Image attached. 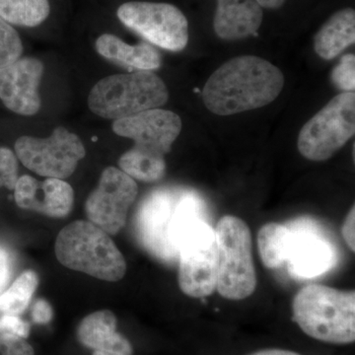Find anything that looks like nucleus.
Segmentation results:
<instances>
[{
  "instance_id": "obj_1",
  "label": "nucleus",
  "mask_w": 355,
  "mask_h": 355,
  "mask_svg": "<svg viewBox=\"0 0 355 355\" xmlns=\"http://www.w3.org/2000/svg\"><path fill=\"white\" fill-rule=\"evenodd\" d=\"M284 86L279 67L263 58L241 55L224 62L211 74L202 97L211 113L232 116L270 104Z\"/></svg>"
},
{
  "instance_id": "obj_2",
  "label": "nucleus",
  "mask_w": 355,
  "mask_h": 355,
  "mask_svg": "<svg viewBox=\"0 0 355 355\" xmlns=\"http://www.w3.org/2000/svg\"><path fill=\"white\" fill-rule=\"evenodd\" d=\"M293 319L306 335L331 345L355 340V292L323 284L301 288L292 303Z\"/></svg>"
},
{
  "instance_id": "obj_3",
  "label": "nucleus",
  "mask_w": 355,
  "mask_h": 355,
  "mask_svg": "<svg viewBox=\"0 0 355 355\" xmlns=\"http://www.w3.org/2000/svg\"><path fill=\"white\" fill-rule=\"evenodd\" d=\"M55 254L70 270L106 282H118L127 272L125 258L108 233L90 221L77 220L62 229Z\"/></svg>"
},
{
  "instance_id": "obj_4",
  "label": "nucleus",
  "mask_w": 355,
  "mask_h": 355,
  "mask_svg": "<svg viewBox=\"0 0 355 355\" xmlns=\"http://www.w3.org/2000/svg\"><path fill=\"white\" fill-rule=\"evenodd\" d=\"M168 99L164 81L153 71L139 70L98 81L89 93L88 107L97 116L116 121L160 108Z\"/></svg>"
},
{
  "instance_id": "obj_5",
  "label": "nucleus",
  "mask_w": 355,
  "mask_h": 355,
  "mask_svg": "<svg viewBox=\"0 0 355 355\" xmlns=\"http://www.w3.org/2000/svg\"><path fill=\"white\" fill-rule=\"evenodd\" d=\"M214 230L218 249L217 291L229 300L246 299L257 287L251 231L246 222L233 216L219 219Z\"/></svg>"
},
{
  "instance_id": "obj_6",
  "label": "nucleus",
  "mask_w": 355,
  "mask_h": 355,
  "mask_svg": "<svg viewBox=\"0 0 355 355\" xmlns=\"http://www.w3.org/2000/svg\"><path fill=\"white\" fill-rule=\"evenodd\" d=\"M179 286L184 294L203 298L216 291L218 249L216 230L197 216L186 224L177 244Z\"/></svg>"
},
{
  "instance_id": "obj_7",
  "label": "nucleus",
  "mask_w": 355,
  "mask_h": 355,
  "mask_svg": "<svg viewBox=\"0 0 355 355\" xmlns=\"http://www.w3.org/2000/svg\"><path fill=\"white\" fill-rule=\"evenodd\" d=\"M355 132V94L336 96L301 128L297 146L308 160H328Z\"/></svg>"
},
{
  "instance_id": "obj_8",
  "label": "nucleus",
  "mask_w": 355,
  "mask_h": 355,
  "mask_svg": "<svg viewBox=\"0 0 355 355\" xmlns=\"http://www.w3.org/2000/svg\"><path fill=\"white\" fill-rule=\"evenodd\" d=\"M15 153L30 171L60 180L71 176L86 154L81 139L64 127L55 128L46 139L21 137L16 140Z\"/></svg>"
},
{
  "instance_id": "obj_9",
  "label": "nucleus",
  "mask_w": 355,
  "mask_h": 355,
  "mask_svg": "<svg viewBox=\"0 0 355 355\" xmlns=\"http://www.w3.org/2000/svg\"><path fill=\"white\" fill-rule=\"evenodd\" d=\"M116 15L123 25L164 50L183 51L188 44V20L172 4L130 1L121 4Z\"/></svg>"
},
{
  "instance_id": "obj_10",
  "label": "nucleus",
  "mask_w": 355,
  "mask_h": 355,
  "mask_svg": "<svg viewBox=\"0 0 355 355\" xmlns=\"http://www.w3.org/2000/svg\"><path fill=\"white\" fill-rule=\"evenodd\" d=\"M137 196L135 180L121 170L108 167L85 205L89 220L110 235L120 232Z\"/></svg>"
},
{
  "instance_id": "obj_11",
  "label": "nucleus",
  "mask_w": 355,
  "mask_h": 355,
  "mask_svg": "<svg viewBox=\"0 0 355 355\" xmlns=\"http://www.w3.org/2000/svg\"><path fill=\"white\" fill-rule=\"evenodd\" d=\"M113 130L132 139L135 148L165 156L182 130V120L174 112L160 108L146 110L114 121Z\"/></svg>"
},
{
  "instance_id": "obj_12",
  "label": "nucleus",
  "mask_w": 355,
  "mask_h": 355,
  "mask_svg": "<svg viewBox=\"0 0 355 355\" xmlns=\"http://www.w3.org/2000/svg\"><path fill=\"white\" fill-rule=\"evenodd\" d=\"M179 195L168 190L153 191L142 202L137 216V231L144 246L158 258L175 260L170 232Z\"/></svg>"
},
{
  "instance_id": "obj_13",
  "label": "nucleus",
  "mask_w": 355,
  "mask_h": 355,
  "mask_svg": "<svg viewBox=\"0 0 355 355\" xmlns=\"http://www.w3.org/2000/svg\"><path fill=\"white\" fill-rule=\"evenodd\" d=\"M44 64L34 58H19L0 69V100L21 116H34L41 108L39 85Z\"/></svg>"
},
{
  "instance_id": "obj_14",
  "label": "nucleus",
  "mask_w": 355,
  "mask_h": 355,
  "mask_svg": "<svg viewBox=\"0 0 355 355\" xmlns=\"http://www.w3.org/2000/svg\"><path fill=\"white\" fill-rule=\"evenodd\" d=\"M14 197L21 209L55 218L67 216L74 202L73 189L64 180L46 178L40 182L28 175L16 182Z\"/></svg>"
},
{
  "instance_id": "obj_15",
  "label": "nucleus",
  "mask_w": 355,
  "mask_h": 355,
  "mask_svg": "<svg viewBox=\"0 0 355 355\" xmlns=\"http://www.w3.org/2000/svg\"><path fill=\"white\" fill-rule=\"evenodd\" d=\"M263 18L257 0H217L214 31L227 41L248 38L260 29Z\"/></svg>"
},
{
  "instance_id": "obj_16",
  "label": "nucleus",
  "mask_w": 355,
  "mask_h": 355,
  "mask_svg": "<svg viewBox=\"0 0 355 355\" xmlns=\"http://www.w3.org/2000/svg\"><path fill=\"white\" fill-rule=\"evenodd\" d=\"M84 347L114 355H132V343L116 331V318L109 310L97 311L84 318L77 329Z\"/></svg>"
},
{
  "instance_id": "obj_17",
  "label": "nucleus",
  "mask_w": 355,
  "mask_h": 355,
  "mask_svg": "<svg viewBox=\"0 0 355 355\" xmlns=\"http://www.w3.org/2000/svg\"><path fill=\"white\" fill-rule=\"evenodd\" d=\"M330 246L316 236L293 235L288 261L297 277L311 279L329 270L333 263Z\"/></svg>"
},
{
  "instance_id": "obj_18",
  "label": "nucleus",
  "mask_w": 355,
  "mask_h": 355,
  "mask_svg": "<svg viewBox=\"0 0 355 355\" xmlns=\"http://www.w3.org/2000/svg\"><path fill=\"white\" fill-rule=\"evenodd\" d=\"M96 51L112 62L139 70L157 69L161 67V57L154 46L147 43L128 44L119 37L104 34L96 41Z\"/></svg>"
},
{
  "instance_id": "obj_19",
  "label": "nucleus",
  "mask_w": 355,
  "mask_h": 355,
  "mask_svg": "<svg viewBox=\"0 0 355 355\" xmlns=\"http://www.w3.org/2000/svg\"><path fill=\"white\" fill-rule=\"evenodd\" d=\"M355 42V11L345 8L334 14L317 33L314 48L324 60H333Z\"/></svg>"
},
{
  "instance_id": "obj_20",
  "label": "nucleus",
  "mask_w": 355,
  "mask_h": 355,
  "mask_svg": "<svg viewBox=\"0 0 355 355\" xmlns=\"http://www.w3.org/2000/svg\"><path fill=\"white\" fill-rule=\"evenodd\" d=\"M293 234L286 226L270 222L261 226L258 233V249L263 266L279 268L288 261Z\"/></svg>"
},
{
  "instance_id": "obj_21",
  "label": "nucleus",
  "mask_w": 355,
  "mask_h": 355,
  "mask_svg": "<svg viewBox=\"0 0 355 355\" xmlns=\"http://www.w3.org/2000/svg\"><path fill=\"white\" fill-rule=\"evenodd\" d=\"M119 165L121 171L133 180L153 183L164 177V156L157 155L133 147L121 156Z\"/></svg>"
},
{
  "instance_id": "obj_22",
  "label": "nucleus",
  "mask_w": 355,
  "mask_h": 355,
  "mask_svg": "<svg viewBox=\"0 0 355 355\" xmlns=\"http://www.w3.org/2000/svg\"><path fill=\"white\" fill-rule=\"evenodd\" d=\"M50 12L49 0H0V17L10 24L36 27Z\"/></svg>"
},
{
  "instance_id": "obj_23",
  "label": "nucleus",
  "mask_w": 355,
  "mask_h": 355,
  "mask_svg": "<svg viewBox=\"0 0 355 355\" xmlns=\"http://www.w3.org/2000/svg\"><path fill=\"white\" fill-rule=\"evenodd\" d=\"M38 284L39 279L36 272L32 270L23 272L12 286L0 295V313L18 316L24 312Z\"/></svg>"
},
{
  "instance_id": "obj_24",
  "label": "nucleus",
  "mask_w": 355,
  "mask_h": 355,
  "mask_svg": "<svg viewBox=\"0 0 355 355\" xmlns=\"http://www.w3.org/2000/svg\"><path fill=\"white\" fill-rule=\"evenodd\" d=\"M23 44L17 31L0 17V69L19 60Z\"/></svg>"
},
{
  "instance_id": "obj_25",
  "label": "nucleus",
  "mask_w": 355,
  "mask_h": 355,
  "mask_svg": "<svg viewBox=\"0 0 355 355\" xmlns=\"http://www.w3.org/2000/svg\"><path fill=\"white\" fill-rule=\"evenodd\" d=\"M331 80L336 88L345 92H354L355 89V57L345 55L331 72Z\"/></svg>"
},
{
  "instance_id": "obj_26",
  "label": "nucleus",
  "mask_w": 355,
  "mask_h": 355,
  "mask_svg": "<svg viewBox=\"0 0 355 355\" xmlns=\"http://www.w3.org/2000/svg\"><path fill=\"white\" fill-rule=\"evenodd\" d=\"M18 180V163L10 149L0 147V188L14 190Z\"/></svg>"
},
{
  "instance_id": "obj_27",
  "label": "nucleus",
  "mask_w": 355,
  "mask_h": 355,
  "mask_svg": "<svg viewBox=\"0 0 355 355\" xmlns=\"http://www.w3.org/2000/svg\"><path fill=\"white\" fill-rule=\"evenodd\" d=\"M0 334L26 338L29 336L30 324L16 315L0 316Z\"/></svg>"
},
{
  "instance_id": "obj_28",
  "label": "nucleus",
  "mask_w": 355,
  "mask_h": 355,
  "mask_svg": "<svg viewBox=\"0 0 355 355\" xmlns=\"http://www.w3.org/2000/svg\"><path fill=\"white\" fill-rule=\"evenodd\" d=\"M0 355H35V352L25 338L0 334Z\"/></svg>"
},
{
  "instance_id": "obj_29",
  "label": "nucleus",
  "mask_w": 355,
  "mask_h": 355,
  "mask_svg": "<svg viewBox=\"0 0 355 355\" xmlns=\"http://www.w3.org/2000/svg\"><path fill=\"white\" fill-rule=\"evenodd\" d=\"M31 315L34 323L46 324L50 323L51 319H53V308H51L48 301L44 300V299H39L33 305Z\"/></svg>"
},
{
  "instance_id": "obj_30",
  "label": "nucleus",
  "mask_w": 355,
  "mask_h": 355,
  "mask_svg": "<svg viewBox=\"0 0 355 355\" xmlns=\"http://www.w3.org/2000/svg\"><path fill=\"white\" fill-rule=\"evenodd\" d=\"M13 261L6 248L0 247V292L3 291L11 279Z\"/></svg>"
},
{
  "instance_id": "obj_31",
  "label": "nucleus",
  "mask_w": 355,
  "mask_h": 355,
  "mask_svg": "<svg viewBox=\"0 0 355 355\" xmlns=\"http://www.w3.org/2000/svg\"><path fill=\"white\" fill-rule=\"evenodd\" d=\"M355 207L349 210L345 221H343L342 234L343 240L352 252L355 251Z\"/></svg>"
},
{
  "instance_id": "obj_32",
  "label": "nucleus",
  "mask_w": 355,
  "mask_h": 355,
  "mask_svg": "<svg viewBox=\"0 0 355 355\" xmlns=\"http://www.w3.org/2000/svg\"><path fill=\"white\" fill-rule=\"evenodd\" d=\"M250 355H301L298 352H291V350L279 349H263L260 352H254Z\"/></svg>"
},
{
  "instance_id": "obj_33",
  "label": "nucleus",
  "mask_w": 355,
  "mask_h": 355,
  "mask_svg": "<svg viewBox=\"0 0 355 355\" xmlns=\"http://www.w3.org/2000/svg\"><path fill=\"white\" fill-rule=\"evenodd\" d=\"M286 0H257L259 4H260L261 8L266 9H277L280 8Z\"/></svg>"
},
{
  "instance_id": "obj_34",
  "label": "nucleus",
  "mask_w": 355,
  "mask_h": 355,
  "mask_svg": "<svg viewBox=\"0 0 355 355\" xmlns=\"http://www.w3.org/2000/svg\"><path fill=\"white\" fill-rule=\"evenodd\" d=\"M93 355H114V354H107V352H97V350H94V352H93Z\"/></svg>"
}]
</instances>
